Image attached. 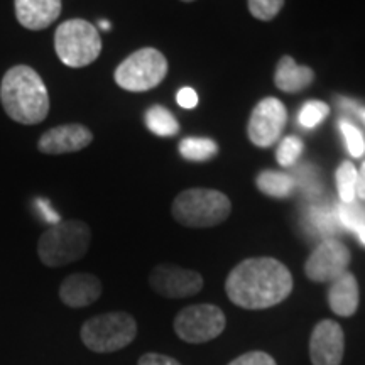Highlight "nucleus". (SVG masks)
<instances>
[{"instance_id": "1", "label": "nucleus", "mask_w": 365, "mask_h": 365, "mask_svg": "<svg viewBox=\"0 0 365 365\" xmlns=\"http://www.w3.org/2000/svg\"><path fill=\"white\" fill-rule=\"evenodd\" d=\"M228 299L244 309H267L287 299L293 276L277 259H245L232 269L225 281Z\"/></svg>"}, {"instance_id": "2", "label": "nucleus", "mask_w": 365, "mask_h": 365, "mask_svg": "<svg viewBox=\"0 0 365 365\" xmlns=\"http://www.w3.org/2000/svg\"><path fill=\"white\" fill-rule=\"evenodd\" d=\"M0 103L14 122L22 125L41 124L49 113V93L34 68L16 65L0 83Z\"/></svg>"}, {"instance_id": "3", "label": "nucleus", "mask_w": 365, "mask_h": 365, "mask_svg": "<svg viewBox=\"0 0 365 365\" xmlns=\"http://www.w3.org/2000/svg\"><path fill=\"white\" fill-rule=\"evenodd\" d=\"M91 230L81 220L51 225L38 240L39 261L48 267H61L80 261L90 247Z\"/></svg>"}, {"instance_id": "4", "label": "nucleus", "mask_w": 365, "mask_h": 365, "mask_svg": "<svg viewBox=\"0 0 365 365\" xmlns=\"http://www.w3.org/2000/svg\"><path fill=\"white\" fill-rule=\"evenodd\" d=\"M171 212L181 225L208 228L227 220L232 212V203L227 195L217 190L191 188L176 196Z\"/></svg>"}, {"instance_id": "5", "label": "nucleus", "mask_w": 365, "mask_h": 365, "mask_svg": "<svg viewBox=\"0 0 365 365\" xmlns=\"http://www.w3.org/2000/svg\"><path fill=\"white\" fill-rule=\"evenodd\" d=\"M81 341L91 352L112 354L125 349L137 336V322L125 312H112L93 317L81 325Z\"/></svg>"}, {"instance_id": "6", "label": "nucleus", "mask_w": 365, "mask_h": 365, "mask_svg": "<svg viewBox=\"0 0 365 365\" xmlns=\"http://www.w3.org/2000/svg\"><path fill=\"white\" fill-rule=\"evenodd\" d=\"M54 49L63 65L85 68L102 53V38L91 22L70 19L58 26L54 33Z\"/></svg>"}, {"instance_id": "7", "label": "nucleus", "mask_w": 365, "mask_h": 365, "mask_svg": "<svg viewBox=\"0 0 365 365\" xmlns=\"http://www.w3.org/2000/svg\"><path fill=\"white\" fill-rule=\"evenodd\" d=\"M168 75V59L156 48L132 53L117 66L113 78L122 90L148 91L156 88Z\"/></svg>"}, {"instance_id": "8", "label": "nucleus", "mask_w": 365, "mask_h": 365, "mask_svg": "<svg viewBox=\"0 0 365 365\" xmlns=\"http://www.w3.org/2000/svg\"><path fill=\"white\" fill-rule=\"evenodd\" d=\"M225 327V314L215 304L186 307L175 318V333L186 344H207L215 340Z\"/></svg>"}, {"instance_id": "9", "label": "nucleus", "mask_w": 365, "mask_h": 365, "mask_svg": "<svg viewBox=\"0 0 365 365\" xmlns=\"http://www.w3.org/2000/svg\"><path fill=\"white\" fill-rule=\"evenodd\" d=\"M350 250L336 239H325L309 254L304 274L313 282H333L350 266Z\"/></svg>"}, {"instance_id": "10", "label": "nucleus", "mask_w": 365, "mask_h": 365, "mask_svg": "<svg viewBox=\"0 0 365 365\" xmlns=\"http://www.w3.org/2000/svg\"><path fill=\"white\" fill-rule=\"evenodd\" d=\"M149 286L163 298H190L203 289V277L191 269L159 264L149 274Z\"/></svg>"}, {"instance_id": "11", "label": "nucleus", "mask_w": 365, "mask_h": 365, "mask_svg": "<svg viewBox=\"0 0 365 365\" xmlns=\"http://www.w3.org/2000/svg\"><path fill=\"white\" fill-rule=\"evenodd\" d=\"M287 122L286 107L277 98H264L255 105L249 120V139L257 148H269L279 139Z\"/></svg>"}, {"instance_id": "12", "label": "nucleus", "mask_w": 365, "mask_h": 365, "mask_svg": "<svg viewBox=\"0 0 365 365\" xmlns=\"http://www.w3.org/2000/svg\"><path fill=\"white\" fill-rule=\"evenodd\" d=\"M345 352V335L333 319H322L309 336V359L313 365H340Z\"/></svg>"}, {"instance_id": "13", "label": "nucleus", "mask_w": 365, "mask_h": 365, "mask_svg": "<svg viewBox=\"0 0 365 365\" xmlns=\"http://www.w3.org/2000/svg\"><path fill=\"white\" fill-rule=\"evenodd\" d=\"M93 140V134L88 127L81 124H65L46 130L38 140L39 153L48 156H59V154L78 153L88 148Z\"/></svg>"}, {"instance_id": "14", "label": "nucleus", "mask_w": 365, "mask_h": 365, "mask_svg": "<svg viewBox=\"0 0 365 365\" xmlns=\"http://www.w3.org/2000/svg\"><path fill=\"white\" fill-rule=\"evenodd\" d=\"M100 296H102V282L93 274H71L59 286V299L68 308L90 307L98 301Z\"/></svg>"}, {"instance_id": "15", "label": "nucleus", "mask_w": 365, "mask_h": 365, "mask_svg": "<svg viewBox=\"0 0 365 365\" xmlns=\"http://www.w3.org/2000/svg\"><path fill=\"white\" fill-rule=\"evenodd\" d=\"M16 17L29 31H43L61 14V0H14Z\"/></svg>"}, {"instance_id": "16", "label": "nucleus", "mask_w": 365, "mask_h": 365, "mask_svg": "<svg viewBox=\"0 0 365 365\" xmlns=\"http://www.w3.org/2000/svg\"><path fill=\"white\" fill-rule=\"evenodd\" d=\"M359 282L352 272H344L331 282L328 289V304L339 317L349 318L359 308Z\"/></svg>"}, {"instance_id": "17", "label": "nucleus", "mask_w": 365, "mask_h": 365, "mask_svg": "<svg viewBox=\"0 0 365 365\" xmlns=\"http://www.w3.org/2000/svg\"><path fill=\"white\" fill-rule=\"evenodd\" d=\"M314 80V71L308 66L296 65L291 56H282L274 73V83L286 93H299L308 88Z\"/></svg>"}, {"instance_id": "18", "label": "nucleus", "mask_w": 365, "mask_h": 365, "mask_svg": "<svg viewBox=\"0 0 365 365\" xmlns=\"http://www.w3.org/2000/svg\"><path fill=\"white\" fill-rule=\"evenodd\" d=\"M255 182H257L259 191H262L267 196H272V198H286V196L293 193L296 186L294 176L276 171H262Z\"/></svg>"}, {"instance_id": "19", "label": "nucleus", "mask_w": 365, "mask_h": 365, "mask_svg": "<svg viewBox=\"0 0 365 365\" xmlns=\"http://www.w3.org/2000/svg\"><path fill=\"white\" fill-rule=\"evenodd\" d=\"M308 225L319 235H333L339 232L340 222L336 217V207L330 205H312L307 213ZM330 239V237H328Z\"/></svg>"}, {"instance_id": "20", "label": "nucleus", "mask_w": 365, "mask_h": 365, "mask_svg": "<svg viewBox=\"0 0 365 365\" xmlns=\"http://www.w3.org/2000/svg\"><path fill=\"white\" fill-rule=\"evenodd\" d=\"M145 125L153 134L161 137H171L180 132V124L175 115L161 105H154L145 112Z\"/></svg>"}, {"instance_id": "21", "label": "nucleus", "mask_w": 365, "mask_h": 365, "mask_svg": "<svg viewBox=\"0 0 365 365\" xmlns=\"http://www.w3.org/2000/svg\"><path fill=\"white\" fill-rule=\"evenodd\" d=\"M218 145L215 140L205 137H188L180 143V154L188 161H210L217 156Z\"/></svg>"}, {"instance_id": "22", "label": "nucleus", "mask_w": 365, "mask_h": 365, "mask_svg": "<svg viewBox=\"0 0 365 365\" xmlns=\"http://www.w3.org/2000/svg\"><path fill=\"white\" fill-rule=\"evenodd\" d=\"M355 182H357V170L350 161L341 163V166L336 171V188L341 203L355 202Z\"/></svg>"}, {"instance_id": "23", "label": "nucleus", "mask_w": 365, "mask_h": 365, "mask_svg": "<svg viewBox=\"0 0 365 365\" xmlns=\"http://www.w3.org/2000/svg\"><path fill=\"white\" fill-rule=\"evenodd\" d=\"M336 217H339L340 227L345 230L357 232L360 227L365 225V207L357 202L340 203L336 207Z\"/></svg>"}, {"instance_id": "24", "label": "nucleus", "mask_w": 365, "mask_h": 365, "mask_svg": "<svg viewBox=\"0 0 365 365\" xmlns=\"http://www.w3.org/2000/svg\"><path fill=\"white\" fill-rule=\"evenodd\" d=\"M328 112H330V108L325 102L312 100V102H307V105L299 110V124L304 129H313L328 115Z\"/></svg>"}, {"instance_id": "25", "label": "nucleus", "mask_w": 365, "mask_h": 365, "mask_svg": "<svg viewBox=\"0 0 365 365\" xmlns=\"http://www.w3.org/2000/svg\"><path fill=\"white\" fill-rule=\"evenodd\" d=\"M303 149L304 145L298 137L294 135L286 137V139L279 144V148H277V163L284 168L293 166V164L298 161V158L301 156V153H303Z\"/></svg>"}, {"instance_id": "26", "label": "nucleus", "mask_w": 365, "mask_h": 365, "mask_svg": "<svg viewBox=\"0 0 365 365\" xmlns=\"http://www.w3.org/2000/svg\"><path fill=\"white\" fill-rule=\"evenodd\" d=\"M247 2L250 14L259 21H272L284 6V0H247Z\"/></svg>"}, {"instance_id": "27", "label": "nucleus", "mask_w": 365, "mask_h": 365, "mask_svg": "<svg viewBox=\"0 0 365 365\" xmlns=\"http://www.w3.org/2000/svg\"><path fill=\"white\" fill-rule=\"evenodd\" d=\"M340 130L346 140L349 153L352 154L354 158H362L365 154V140H364L362 132H360L354 124H350V122H346V120L340 122Z\"/></svg>"}, {"instance_id": "28", "label": "nucleus", "mask_w": 365, "mask_h": 365, "mask_svg": "<svg viewBox=\"0 0 365 365\" xmlns=\"http://www.w3.org/2000/svg\"><path fill=\"white\" fill-rule=\"evenodd\" d=\"M296 171H298L296 176L299 180V188H303L308 198H318L319 193H322V182L318 181L317 170L307 164V166H301Z\"/></svg>"}, {"instance_id": "29", "label": "nucleus", "mask_w": 365, "mask_h": 365, "mask_svg": "<svg viewBox=\"0 0 365 365\" xmlns=\"http://www.w3.org/2000/svg\"><path fill=\"white\" fill-rule=\"evenodd\" d=\"M228 365H277L271 355L261 350H254V352H247L235 360H232Z\"/></svg>"}, {"instance_id": "30", "label": "nucleus", "mask_w": 365, "mask_h": 365, "mask_svg": "<svg viewBox=\"0 0 365 365\" xmlns=\"http://www.w3.org/2000/svg\"><path fill=\"white\" fill-rule=\"evenodd\" d=\"M137 365H181L176 359L170 357V355H163V354H145L139 359Z\"/></svg>"}, {"instance_id": "31", "label": "nucleus", "mask_w": 365, "mask_h": 365, "mask_svg": "<svg viewBox=\"0 0 365 365\" xmlns=\"http://www.w3.org/2000/svg\"><path fill=\"white\" fill-rule=\"evenodd\" d=\"M36 207H38V210L41 212V215H43L44 220L48 223H51V225H56V223L61 222V218H59L58 213L53 210L51 203H49L46 198L36 200Z\"/></svg>"}, {"instance_id": "32", "label": "nucleus", "mask_w": 365, "mask_h": 365, "mask_svg": "<svg viewBox=\"0 0 365 365\" xmlns=\"http://www.w3.org/2000/svg\"><path fill=\"white\" fill-rule=\"evenodd\" d=\"M176 100L182 108H195L198 105V95H196L193 88H188V86L178 91Z\"/></svg>"}, {"instance_id": "33", "label": "nucleus", "mask_w": 365, "mask_h": 365, "mask_svg": "<svg viewBox=\"0 0 365 365\" xmlns=\"http://www.w3.org/2000/svg\"><path fill=\"white\" fill-rule=\"evenodd\" d=\"M355 196L359 200H365V163L357 171V182H355Z\"/></svg>"}, {"instance_id": "34", "label": "nucleus", "mask_w": 365, "mask_h": 365, "mask_svg": "<svg viewBox=\"0 0 365 365\" xmlns=\"http://www.w3.org/2000/svg\"><path fill=\"white\" fill-rule=\"evenodd\" d=\"M357 235H359V239H360V242H362V244L365 245V225L364 227H360L359 230H357Z\"/></svg>"}, {"instance_id": "35", "label": "nucleus", "mask_w": 365, "mask_h": 365, "mask_svg": "<svg viewBox=\"0 0 365 365\" xmlns=\"http://www.w3.org/2000/svg\"><path fill=\"white\" fill-rule=\"evenodd\" d=\"M98 26H100V29H103V31H108V29H110V24H108L107 21H100V22H98Z\"/></svg>"}, {"instance_id": "36", "label": "nucleus", "mask_w": 365, "mask_h": 365, "mask_svg": "<svg viewBox=\"0 0 365 365\" xmlns=\"http://www.w3.org/2000/svg\"><path fill=\"white\" fill-rule=\"evenodd\" d=\"M360 115H362V117H364V120H365V110H362V113H360Z\"/></svg>"}, {"instance_id": "37", "label": "nucleus", "mask_w": 365, "mask_h": 365, "mask_svg": "<svg viewBox=\"0 0 365 365\" xmlns=\"http://www.w3.org/2000/svg\"><path fill=\"white\" fill-rule=\"evenodd\" d=\"M182 2H193V0H182Z\"/></svg>"}]
</instances>
